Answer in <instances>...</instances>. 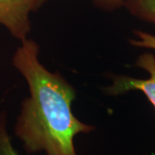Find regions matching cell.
I'll return each mask as SVG.
<instances>
[{
	"mask_svg": "<svg viewBox=\"0 0 155 155\" xmlns=\"http://www.w3.org/2000/svg\"><path fill=\"white\" fill-rule=\"evenodd\" d=\"M40 47L32 39L21 42L12 65L27 81L29 96L22 101L14 134L28 153L77 155L74 138L89 134L94 126L74 116L72 104L76 90L59 72H51L40 62Z\"/></svg>",
	"mask_w": 155,
	"mask_h": 155,
	"instance_id": "cell-1",
	"label": "cell"
},
{
	"mask_svg": "<svg viewBox=\"0 0 155 155\" xmlns=\"http://www.w3.org/2000/svg\"><path fill=\"white\" fill-rule=\"evenodd\" d=\"M48 0H0V24L21 42L31 31L29 16Z\"/></svg>",
	"mask_w": 155,
	"mask_h": 155,
	"instance_id": "cell-2",
	"label": "cell"
},
{
	"mask_svg": "<svg viewBox=\"0 0 155 155\" xmlns=\"http://www.w3.org/2000/svg\"><path fill=\"white\" fill-rule=\"evenodd\" d=\"M136 67L148 73L147 78L140 79L127 75H113L112 83L105 89L107 94H123L132 91L142 92L155 110V55L146 52L140 54L135 63Z\"/></svg>",
	"mask_w": 155,
	"mask_h": 155,
	"instance_id": "cell-3",
	"label": "cell"
},
{
	"mask_svg": "<svg viewBox=\"0 0 155 155\" xmlns=\"http://www.w3.org/2000/svg\"><path fill=\"white\" fill-rule=\"evenodd\" d=\"M124 7L134 17L155 24V0H125Z\"/></svg>",
	"mask_w": 155,
	"mask_h": 155,
	"instance_id": "cell-4",
	"label": "cell"
},
{
	"mask_svg": "<svg viewBox=\"0 0 155 155\" xmlns=\"http://www.w3.org/2000/svg\"><path fill=\"white\" fill-rule=\"evenodd\" d=\"M0 155H21L14 147L8 133L5 112H0Z\"/></svg>",
	"mask_w": 155,
	"mask_h": 155,
	"instance_id": "cell-5",
	"label": "cell"
},
{
	"mask_svg": "<svg viewBox=\"0 0 155 155\" xmlns=\"http://www.w3.org/2000/svg\"><path fill=\"white\" fill-rule=\"evenodd\" d=\"M134 33L138 37V40H129L130 44L138 48L155 50V35L141 30H134Z\"/></svg>",
	"mask_w": 155,
	"mask_h": 155,
	"instance_id": "cell-6",
	"label": "cell"
},
{
	"mask_svg": "<svg viewBox=\"0 0 155 155\" xmlns=\"http://www.w3.org/2000/svg\"><path fill=\"white\" fill-rule=\"evenodd\" d=\"M96 7L105 11H113L124 7L125 0H91Z\"/></svg>",
	"mask_w": 155,
	"mask_h": 155,
	"instance_id": "cell-7",
	"label": "cell"
}]
</instances>
